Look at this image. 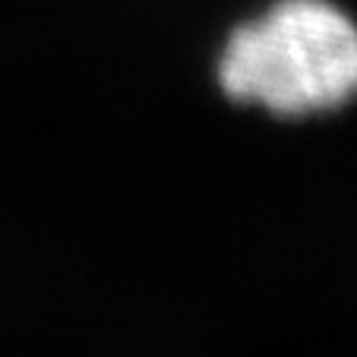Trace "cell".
I'll use <instances>...</instances> for the list:
<instances>
[{"instance_id": "obj_1", "label": "cell", "mask_w": 357, "mask_h": 357, "mask_svg": "<svg viewBox=\"0 0 357 357\" xmlns=\"http://www.w3.org/2000/svg\"><path fill=\"white\" fill-rule=\"evenodd\" d=\"M218 82L282 117L335 111L357 95V22L329 0H278L228 35Z\"/></svg>"}]
</instances>
